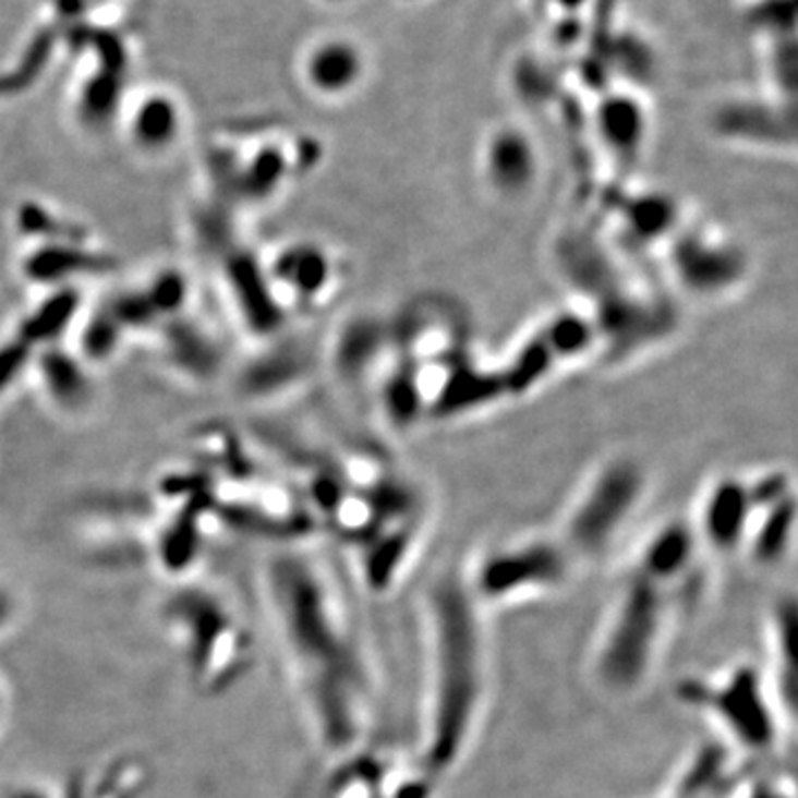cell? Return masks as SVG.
<instances>
[{
	"label": "cell",
	"instance_id": "obj_1",
	"mask_svg": "<svg viewBox=\"0 0 798 798\" xmlns=\"http://www.w3.org/2000/svg\"><path fill=\"white\" fill-rule=\"evenodd\" d=\"M259 602L309 735L330 757L358 752L373 721L375 673L338 577L304 548H285L262 564Z\"/></svg>",
	"mask_w": 798,
	"mask_h": 798
},
{
	"label": "cell",
	"instance_id": "obj_2",
	"mask_svg": "<svg viewBox=\"0 0 798 798\" xmlns=\"http://www.w3.org/2000/svg\"><path fill=\"white\" fill-rule=\"evenodd\" d=\"M428 692L420 772L439 783L471 750L488 699L484 608L463 577H442L426 602Z\"/></svg>",
	"mask_w": 798,
	"mask_h": 798
},
{
	"label": "cell",
	"instance_id": "obj_3",
	"mask_svg": "<svg viewBox=\"0 0 798 798\" xmlns=\"http://www.w3.org/2000/svg\"><path fill=\"white\" fill-rule=\"evenodd\" d=\"M681 590L630 570L592 652V673L602 688L632 694L652 677L675 628Z\"/></svg>",
	"mask_w": 798,
	"mask_h": 798
},
{
	"label": "cell",
	"instance_id": "obj_4",
	"mask_svg": "<svg viewBox=\"0 0 798 798\" xmlns=\"http://www.w3.org/2000/svg\"><path fill=\"white\" fill-rule=\"evenodd\" d=\"M162 624L200 692L227 690L251 665V626L231 596L218 588L182 585L162 606Z\"/></svg>",
	"mask_w": 798,
	"mask_h": 798
},
{
	"label": "cell",
	"instance_id": "obj_5",
	"mask_svg": "<svg viewBox=\"0 0 798 798\" xmlns=\"http://www.w3.org/2000/svg\"><path fill=\"white\" fill-rule=\"evenodd\" d=\"M677 694L725 732L729 748L752 757H770L778 748L785 714L770 679L752 663H739L714 679H688Z\"/></svg>",
	"mask_w": 798,
	"mask_h": 798
},
{
	"label": "cell",
	"instance_id": "obj_6",
	"mask_svg": "<svg viewBox=\"0 0 798 798\" xmlns=\"http://www.w3.org/2000/svg\"><path fill=\"white\" fill-rule=\"evenodd\" d=\"M648 491L643 466L632 457L606 461L566 515L561 544L572 559H598L624 535Z\"/></svg>",
	"mask_w": 798,
	"mask_h": 798
},
{
	"label": "cell",
	"instance_id": "obj_7",
	"mask_svg": "<svg viewBox=\"0 0 798 798\" xmlns=\"http://www.w3.org/2000/svg\"><path fill=\"white\" fill-rule=\"evenodd\" d=\"M572 566L575 559L559 537H535L491 551L463 579L486 610L555 592L568 581Z\"/></svg>",
	"mask_w": 798,
	"mask_h": 798
},
{
	"label": "cell",
	"instance_id": "obj_8",
	"mask_svg": "<svg viewBox=\"0 0 798 798\" xmlns=\"http://www.w3.org/2000/svg\"><path fill=\"white\" fill-rule=\"evenodd\" d=\"M596 340L598 326L588 315L564 311L548 317L512 351L508 364L497 366L506 397L532 392L559 366L588 353Z\"/></svg>",
	"mask_w": 798,
	"mask_h": 798
},
{
	"label": "cell",
	"instance_id": "obj_9",
	"mask_svg": "<svg viewBox=\"0 0 798 798\" xmlns=\"http://www.w3.org/2000/svg\"><path fill=\"white\" fill-rule=\"evenodd\" d=\"M668 257L677 285L701 300L732 293L750 274L746 246L705 227H681L670 240Z\"/></svg>",
	"mask_w": 798,
	"mask_h": 798
},
{
	"label": "cell",
	"instance_id": "obj_10",
	"mask_svg": "<svg viewBox=\"0 0 798 798\" xmlns=\"http://www.w3.org/2000/svg\"><path fill=\"white\" fill-rule=\"evenodd\" d=\"M754 512L750 480L737 475L716 480L701 499L697 521H692L699 544L716 555L739 553L746 546Z\"/></svg>",
	"mask_w": 798,
	"mask_h": 798
},
{
	"label": "cell",
	"instance_id": "obj_11",
	"mask_svg": "<svg viewBox=\"0 0 798 798\" xmlns=\"http://www.w3.org/2000/svg\"><path fill=\"white\" fill-rule=\"evenodd\" d=\"M482 176L486 186L508 203L528 197L542 176L535 141L521 126H497L482 149Z\"/></svg>",
	"mask_w": 798,
	"mask_h": 798
},
{
	"label": "cell",
	"instance_id": "obj_12",
	"mask_svg": "<svg viewBox=\"0 0 798 798\" xmlns=\"http://www.w3.org/2000/svg\"><path fill=\"white\" fill-rule=\"evenodd\" d=\"M699 537L688 521H668L654 530L637 555L632 570L665 583L686 588L699 561Z\"/></svg>",
	"mask_w": 798,
	"mask_h": 798
},
{
	"label": "cell",
	"instance_id": "obj_13",
	"mask_svg": "<svg viewBox=\"0 0 798 798\" xmlns=\"http://www.w3.org/2000/svg\"><path fill=\"white\" fill-rule=\"evenodd\" d=\"M594 126L598 143L621 165H637L645 138H648V116L639 100L630 94H610L596 107Z\"/></svg>",
	"mask_w": 798,
	"mask_h": 798
},
{
	"label": "cell",
	"instance_id": "obj_14",
	"mask_svg": "<svg viewBox=\"0 0 798 798\" xmlns=\"http://www.w3.org/2000/svg\"><path fill=\"white\" fill-rule=\"evenodd\" d=\"M796 602L783 596L776 602L770 619V654H772V692L787 718L796 708Z\"/></svg>",
	"mask_w": 798,
	"mask_h": 798
},
{
	"label": "cell",
	"instance_id": "obj_15",
	"mask_svg": "<svg viewBox=\"0 0 798 798\" xmlns=\"http://www.w3.org/2000/svg\"><path fill=\"white\" fill-rule=\"evenodd\" d=\"M364 72L360 51L347 40H326L306 58L304 74L309 85L324 96L351 92Z\"/></svg>",
	"mask_w": 798,
	"mask_h": 798
},
{
	"label": "cell",
	"instance_id": "obj_16",
	"mask_svg": "<svg viewBox=\"0 0 798 798\" xmlns=\"http://www.w3.org/2000/svg\"><path fill=\"white\" fill-rule=\"evenodd\" d=\"M796 528V501L794 495H787L770 506L757 508L748 537L746 551L761 566H772L785 557L789 544L794 540Z\"/></svg>",
	"mask_w": 798,
	"mask_h": 798
},
{
	"label": "cell",
	"instance_id": "obj_17",
	"mask_svg": "<svg viewBox=\"0 0 798 798\" xmlns=\"http://www.w3.org/2000/svg\"><path fill=\"white\" fill-rule=\"evenodd\" d=\"M624 231L643 244L673 240L681 229L677 200L665 193H639L619 207Z\"/></svg>",
	"mask_w": 798,
	"mask_h": 798
},
{
	"label": "cell",
	"instance_id": "obj_18",
	"mask_svg": "<svg viewBox=\"0 0 798 798\" xmlns=\"http://www.w3.org/2000/svg\"><path fill=\"white\" fill-rule=\"evenodd\" d=\"M131 126L141 145L158 149L167 141H171L176 133L178 126L176 105L167 96H149L145 102L138 105L136 113H133Z\"/></svg>",
	"mask_w": 798,
	"mask_h": 798
},
{
	"label": "cell",
	"instance_id": "obj_19",
	"mask_svg": "<svg viewBox=\"0 0 798 798\" xmlns=\"http://www.w3.org/2000/svg\"><path fill=\"white\" fill-rule=\"evenodd\" d=\"M743 798H791V796H785L781 785L763 778V781H754V783H743Z\"/></svg>",
	"mask_w": 798,
	"mask_h": 798
},
{
	"label": "cell",
	"instance_id": "obj_20",
	"mask_svg": "<svg viewBox=\"0 0 798 798\" xmlns=\"http://www.w3.org/2000/svg\"><path fill=\"white\" fill-rule=\"evenodd\" d=\"M668 798H675V796H668Z\"/></svg>",
	"mask_w": 798,
	"mask_h": 798
}]
</instances>
